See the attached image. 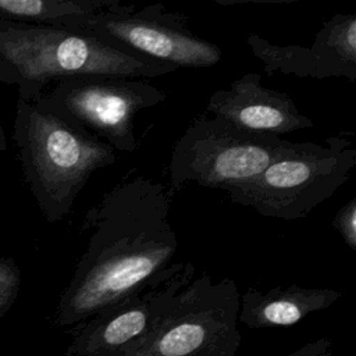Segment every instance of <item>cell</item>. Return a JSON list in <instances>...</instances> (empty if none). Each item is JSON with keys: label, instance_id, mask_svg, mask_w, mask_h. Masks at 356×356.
<instances>
[{"label": "cell", "instance_id": "6da1fadb", "mask_svg": "<svg viewBox=\"0 0 356 356\" xmlns=\"http://www.w3.org/2000/svg\"><path fill=\"white\" fill-rule=\"evenodd\" d=\"M167 186L129 172L86 210L85 250L63 291L54 325L71 328L138 292L178 252Z\"/></svg>", "mask_w": 356, "mask_h": 356}, {"label": "cell", "instance_id": "7a4b0ae2", "mask_svg": "<svg viewBox=\"0 0 356 356\" xmlns=\"http://www.w3.org/2000/svg\"><path fill=\"white\" fill-rule=\"evenodd\" d=\"M0 58L14 74L18 99L32 103L51 83L71 76L154 79L177 71L172 64L121 51L81 31L1 18Z\"/></svg>", "mask_w": 356, "mask_h": 356}, {"label": "cell", "instance_id": "3957f363", "mask_svg": "<svg viewBox=\"0 0 356 356\" xmlns=\"http://www.w3.org/2000/svg\"><path fill=\"white\" fill-rule=\"evenodd\" d=\"M13 139L24 177L50 224L65 218L90 177L115 163V150L36 103L18 99Z\"/></svg>", "mask_w": 356, "mask_h": 356}, {"label": "cell", "instance_id": "277c9868", "mask_svg": "<svg viewBox=\"0 0 356 356\" xmlns=\"http://www.w3.org/2000/svg\"><path fill=\"white\" fill-rule=\"evenodd\" d=\"M356 167V149L349 134L324 143L289 142L254 179L231 188L232 203L252 207L260 216L296 221L330 199Z\"/></svg>", "mask_w": 356, "mask_h": 356}, {"label": "cell", "instance_id": "5b68a950", "mask_svg": "<svg viewBox=\"0 0 356 356\" xmlns=\"http://www.w3.org/2000/svg\"><path fill=\"white\" fill-rule=\"evenodd\" d=\"M241 293L231 277H193L157 327L122 356H238Z\"/></svg>", "mask_w": 356, "mask_h": 356}, {"label": "cell", "instance_id": "8992f818", "mask_svg": "<svg viewBox=\"0 0 356 356\" xmlns=\"http://www.w3.org/2000/svg\"><path fill=\"white\" fill-rule=\"evenodd\" d=\"M285 145L281 136L243 131L220 118L199 115L174 143L168 193L174 197L191 182L228 192L259 177Z\"/></svg>", "mask_w": 356, "mask_h": 356}, {"label": "cell", "instance_id": "52a82bcc", "mask_svg": "<svg viewBox=\"0 0 356 356\" xmlns=\"http://www.w3.org/2000/svg\"><path fill=\"white\" fill-rule=\"evenodd\" d=\"M165 97V90L146 79L78 75L51 83L35 103L114 150L132 153L138 147L136 115Z\"/></svg>", "mask_w": 356, "mask_h": 356}, {"label": "cell", "instance_id": "ba28073f", "mask_svg": "<svg viewBox=\"0 0 356 356\" xmlns=\"http://www.w3.org/2000/svg\"><path fill=\"white\" fill-rule=\"evenodd\" d=\"M64 29L81 31L121 51L164 61L179 67H213L221 60V50L193 33L188 18L150 4L136 10L135 4L120 1L100 13L74 18Z\"/></svg>", "mask_w": 356, "mask_h": 356}, {"label": "cell", "instance_id": "9c48e42d", "mask_svg": "<svg viewBox=\"0 0 356 356\" xmlns=\"http://www.w3.org/2000/svg\"><path fill=\"white\" fill-rule=\"evenodd\" d=\"M193 277L192 263H171L138 292L71 327L65 356H122L157 327L174 296Z\"/></svg>", "mask_w": 356, "mask_h": 356}, {"label": "cell", "instance_id": "30bf717a", "mask_svg": "<svg viewBox=\"0 0 356 356\" xmlns=\"http://www.w3.org/2000/svg\"><path fill=\"white\" fill-rule=\"evenodd\" d=\"M267 75L356 79V14L338 13L318 29L310 46L275 44L257 33L246 38Z\"/></svg>", "mask_w": 356, "mask_h": 356}, {"label": "cell", "instance_id": "8fae6325", "mask_svg": "<svg viewBox=\"0 0 356 356\" xmlns=\"http://www.w3.org/2000/svg\"><path fill=\"white\" fill-rule=\"evenodd\" d=\"M206 111L235 128L275 136L314 125L288 95L263 86L261 75L256 72H248L227 89L216 90Z\"/></svg>", "mask_w": 356, "mask_h": 356}, {"label": "cell", "instance_id": "7c38bea8", "mask_svg": "<svg viewBox=\"0 0 356 356\" xmlns=\"http://www.w3.org/2000/svg\"><path fill=\"white\" fill-rule=\"evenodd\" d=\"M341 295L331 288H303L296 284L264 292L249 288L241 295L238 321L249 328L291 327L314 312L328 309Z\"/></svg>", "mask_w": 356, "mask_h": 356}, {"label": "cell", "instance_id": "4fadbf2b", "mask_svg": "<svg viewBox=\"0 0 356 356\" xmlns=\"http://www.w3.org/2000/svg\"><path fill=\"white\" fill-rule=\"evenodd\" d=\"M121 0H0V18L33 25L65 28L78 17L92 15Z\"/></svg>", "mask_w": 356, "mask_h": 356}, {"label": "cell", "instance_id": "5bb4252c", "mask_svg": "<svg viewBox=\"0 0 356 356\" xmlns=\"http://www.w3.org/2000/svg\"><path fill=\"white\" fill-rule=\"evenodd\" d=\"M21 286V271L13 257L0 256V320L15 302Z\"/></svg>", "mask_w": 356, "mask_h": 356}, {"label": "cell", "instance_id": "9a60e30c", "mask_svg": "<svg viewBox=\"0 0 356 356\" xmlns=\"http://www.w3.org/2000/svg\"><path fill=\"white\" fill-rule=\"evenodd\" d=\"M332 227L341 235L345 245L356 250V197L346 202L335 214Z\"/></svg>", "mask_w": 356, "mask_h": 356}, {"label": "cell", "instance_id": "2e32d148", "mask_svg": "<svg viewBox=\"0 0 356 356\" xmlns=\"http://www.w3.org/2000/svg\"><path fill=\"white\" fill-rule=\"evenodd\" d=\"M286 356H332V342L330 338L321 337L305 343Z\"/></svg>", "mask_w": 356, "mask_h": 356}, {"label": "cell", "instance_id": "e0dca14e", "mask_svg": "<svg viewBox=\"0 0 356 356\" xmlns=\"http://www.w3.org/2000/svg\"><path fill=\"white\" fill-rule=\"evenodd\" d=\"M0 82L3 83H8V85H14L15 83V78L14 74L11 71V68L7 65L6 61H3L0 58ZM7 149V140H6V134L3 131L1 127V121H0V154Z\"/></svg>", "mask_w": 356, "mask_h": 356}]
</instances>
